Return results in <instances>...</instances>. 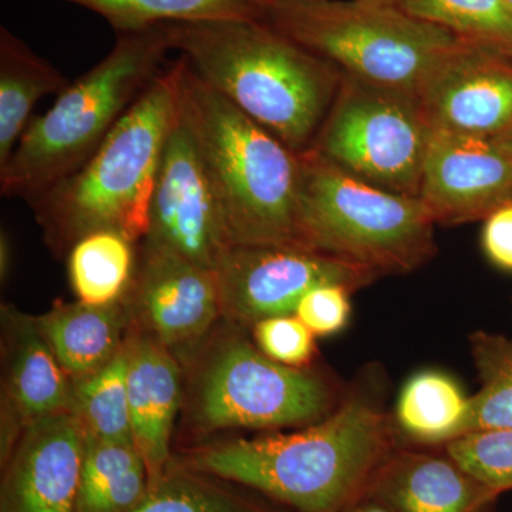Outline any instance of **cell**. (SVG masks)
<instances>
[{
    "label": "cell",
    "instance_id": "1",
    "mask_svg": "<svg viewBox=\"0 0 512 512\" xmlns=\"http://www.w3.org/2000/svg\"><path fill=\"white\" fill-rule=\"evenodd\" d=\"M392 451L386 414L356 397L292 433L191 448L183 467L255 488L299 512H340L365 494Z\"/></svg>",
    "mask_w": 512,
    "mask_h": 512
},
{
    "label": "cell",
    "instance_id": "2",
    "mask_svg": "<svg viewBox=\"0 0 512 512\" xmlns=\"http://www.w3.org/2000/svg\"><path fill=\"white\" fill-rule=\"evenodd\" d=\"M192 72L296 154L312 147L343 72L261 18L164 25Z\"/></svg>",
    "mask_w": 512,
    "mask_h": 512
},
{
    "label": "cell",
    "instance_id": "3",
    "mask_svg": "<svg viewBox=\"0 0 512 512\" xmlns=\"http://www.w3.org/2000/svg\"><path fill=\"white\" fill-rule=\"evenodd\" d=\"M180 59V116L200 156L229 247L302 245L299 154Z\"/></svg>",
    "mask_w": 512,
    "mask_h": 512
},
{
    "label": "cell",
    "instance_id": "4",
    "mask_svg": "<svg viewBox=\"0 0 512 512\" xmlns=\"http://www.w3.org/2000/svg\"><path fill=\"white\" fill-rule=\"evenodd\" d=\"M180 77L178 57L82 168L29 202L50 247L69 252L79 239L104 229L134 244L146 238L158 165L178 116Z\"/></svg>",
    "mask_w": 512,
    "mask_h": 512
},
{
    "label": "cell",
    "instance_id": "5",
    "mask_svg": "<svg viewBox=\"0 0 512 512\" xmlns=\"http://www.w3.org/2000/svg\"><path fill=\"white\" fill-rule=\"evenodd\" d=\"M168 52L164 25L117 33L109 55L30 121L0 167V194L29 204L82 168L163 72Z\"/></svg>",
    "mask_w": 512,
    "mask_h": 512
},
{
    "label": "cell",
    "instance_id": "6",
    "mask_svg": "<svg viewBox=\"0 0 512 512\" xmlns=\"http://www.w3.org/2000/svg\"><path fill=\"white\" fill-rule=\"evenodd\" d=\"M299 238L376 275L409 274L437 252L419 197L396 194L342 170L315 151L299 154Z\"/></svg>",
    "mask_w": 512,
    "mask_h": 512
},
{
    "label": "cell",
    "instance_id": "7",
    "mask_svg": "<svg viewBox=\"0 0 512 512\" xmlns=\"http://www.w3.org/2000/svg\"><path fill=\"white\" fill-rule=\"evenodd\" d=\"M261 19L340 72L416 96L464 43L384 0L272 3Z\"/></svg>",
    "mask_w": 512,
    "mask_h": 512
},
{
    "label": "cell",
    "instance_id": "8",
    "mask_svg": "<svg viewBox=\"0 0 512 512\" xmlns=\"http://www.w3.org/2000/svg\"><path fill=\"white\" fill-rule=\"evenodd\" d=\"M190 365L188 410L202 433L305 427L332 413L322 377L269 359L234 330L211 335Z\"/></svg>",
    "mask_w": 512,
    "mask_h": 512
},
{
    "label": "cell",
    "instance_id": "9",
    "mask_svg": "<svg viewBox=\"0 0 512 512\" xmlns=\"http://www.w3.org/2000/svg\"><path fill=\"white\" fill-rule=\"evenodd\" d=\"M431 126L419 97L343 73L312 147L384 190L419 197Z\"/></svg>",
    "mask_w": 512,
    "mask_h": 512
},
{
    "label": "cell",
    "instance_id": "10",
    "mask_svg": "<svg viewBox=\"0 0 512 512\" xmlns=\"http://www.w3.org/2000/svg\"><path fill=\"white\" fill-rule=\"evenodd\" d=\"M221 315L232 325L295 315L303 295L326 284L359 291L379 275L302 245H232L215 265Z\"/></svg>",
    "mask_w": 512,
    "mask_h": 512
},
{
    "label": "cell",
    "instance_id": "11",
    "mask_svg": "<svg viewBox=\"0 0 512 512\" xmlns=\"http://www.w3.org/2000/svg\"><path fill=\"white\" fill-rule=\"evenodd\" d=\"M124 299L131 318H141L181 365L194 359L222 318L215 272L146 242Z\"/></svg>",
    "mask_w": 512,
    "mask_h": 512
},
{
    "label": "cell",
    "instance_id": "12",
    "mask_svg": "<svg viewBox=\"0 0 512 512\" xmlns=\"http://www.w3.org/2000/svg\"><path fill=\"white\" fill-rule=\"evenodd\" d=\"M143 242L212 271L229 248L200 156L181 119L180 103L158 165Z\"/></svg>",
    "mask_w": 512,
    "mask_h": 512
},
{
    "label": "cell",
    "instance_id": "13",
    "mask_svg": "<svg viewBox=\"0 0 512 512\" xmlns=\"http://www.w3.org/2000/svg\"><path fill=\"white\" fill-rule=\"evenodd\" d=\"M419 198L436 224L481 220L512 201V153L497 138L433 128Z\"/></svg>",
    "mask_w": 512,
    "mask_h": 512
},
{
    "label": "cell",
    "instance_id": "14",
    "mask_svg": "<svg viewBox=\"0 0 512 512\" xmlns=\"http://www.w3.org/2000/svg\"><path fill=\"white\" fill-rule=\"evenodd\" d=\"M417 97L433 128L503 137L512 130V59L463 43Z\"/></svg>",
    "mask_w": 512,
    "mask_h": 512
},
{
    "label": "cell",
    "instance_id": "15",
    "mask_svg": "<svg viewBox=\"0 0 512 512\" xmlns=\"http://www.w3.org/2000/svg\"><path fill=\"white\" fill-rule=\"evenodd\" d=\"M84 447L86 433L73 412L26 426L12 448L6 510L77 512Z\"/></svg>",
    "mask_w": 512,
    "mask_h": 512
},
{
    "label": "cell",
    "instance_id": "16",
    "mask_svg": "<svg viewBox=\"0 0 512 512\" xmlns=\"http://www.w3.org/2000/svg\"><path fill=\"white\" fill-rule=\"evenodd\" d=\"M5 377H3V457L33 421L72 412L73 380L60 365L35 318L3 306Z\"/></svg>",
    "mask_w": 512,
    "mask_h": 512
},
{
    "label": "cell",
    "instance_id": "17",
    "mask_svg": "<svg viewBox=\"0 0 512 512\" xmlns=\"http://www.w3.org/2000/svg\"><path fill=\"white\" fill-rule=\"evenodd\" d=\"M133 441L151 488L165 476L175 417L183 402V365L146 330L124 340Z\"/></svg>",
    "mask_w": 512,
    "mask_h": 512
},
{
    "label": "cell",
    "instance_id": "18",
    "mask_svg": "<svg viewBox=\"0 0 512 512\" xmlns=\"http://www.w3.org/2000/svg\"><path fill=\"white\" fill-rule=\"evenodd\" d=\"M365 495L394 512H487L498 498L450 457L416 451H392Z\"/></svg>",
    "mask_w": 512,
    "mask_h": 512
},
{
    "label": "cell",
    "instance_id": "19",
    "mask_svg": "<svg viewBox=\"0 0 512 512\" xmlns=\"http://www.w3.org/2000/svg\"><path fill=\"white\" fill-rule=\"evenodd\" d=\"M128 318L130 309L121 298L100 306L80 301L57 303L35 320L60 365L76 382L99 372L119 355Z\"/></svg>",
    "mask_w": 512,
    "mask_h": 512
},
{
    "label": "cell",
    "instance_id": "20",
    "mask_svg": "<svg viewBox=\"0 0 512 512\" xmlns=\"http://www.w3.org/2000/svg\"><path fill=\"white\" fill-rule=\"evenodd\" d=\"M69 84L23 40L5 26L0 28V167L28 130L37 101L47 94L59 96Z\"/></svg>",
    "mask_w": 512,
    "mask_h": 512
},
{
    "label": "cell",
    "instance_id": "21",
    "mask_svg": "<svg viewBox=\"0 0 512 512\" xmlns=\"http://www.w3.org/2000/svg\"><path fill=\"white\" fill-rule=\"evenodd\" d=\"M147 480L133 441L86 436L77 512H130L146 498Z\"/></svg>",
    "mask_w": 512,
    "mask_h": 512
},
{
    "label": "cell",
    "instance_id": "22",
    "mask_svg": "<svg viewBox=\"0 0 512 512\" xmlns=\"http://www.w3.org/2000/svg\"><path fill=\"white\" fill-rule=\"evenodd\" d=\"M470 397L453 377L423 370L404 383L396 404V421L409 439L447 444L466 433Z\"/></svg>",
    "mask_w": 512,
    "mask_h": 512
},
{
    "label": "cell",
    "instance_id": "23",
    "mask_svg": "<svg viewBox=\"0 0 512 512\" xmlns=\"http://www.w3.org/2000/svg\"><path fill=\"white\" fill-rule=\"evenodd\" d=\"M134 242L116 231L92 232L69 251V276L77 299L87 305H110L124 298L134 272Z\"/></svg>",
    "mask_w": 512,
    "mask_h": 512
},
{
    "label": "cell",
    "instance_id": "24",
    "mask_svg": "<svg viewBox=\"0 0 512 512\" xmlns=\"http://www.w3.org/2000/svg\"><path fill=\"white\" fill-rule=\"evenodd\" d=\"M100 15L116 33L202 20L261 18L262 0H62Z\"/></svg>",
    "mask_w": 512,
    "mask_h": 512
},
{
    "label": "cell",
    "instance_id": "25",
    "mask_svg": "<svg viewBox=\"0 0 512 512\" xmlns=\"http://www.w3.org/2000/svg\"><path fill=\"white\" fill-rule=\"evenodd\" d=\"M453 33L467 45L512 59V9L504 0H384Z\"/></svg>",
    "mask_w": 512,
    "mask_h": 512
},
{
    "label": "cell",
    "instance_id": "26",
    "mask_svg": "<svg viewBox=\"0 0 512 512\" xmlns=\"http://www.w3.org/2000/svg\"><path fill=\"white\" fill-rule=\"evenodd\" d=\"M72 412L82 423L86 436L133 441L124 345L109 365L73 382Z\"/></svg>",
    "mask_w": 512,
    "mask_h": 512
},
{
    "label": "cell",
    "instance_id": "27",
    "mask_svg": "<svg viewBox=\"0 0 512 512\" xmlns=\"http://www.w3.org/2000/svg\"><path fill=\"white\" fill-rule=\"evenodd\" d=\"M481 389L470 397L466 433L512 429V340L491 333L471 336Z\"/></svg>",
    "mask_w": 512,
    "mask_h": 512
},
{
    "label": "cell",
    "instance_id": "28",
    "mask_svg": "<svg viewBox=\"0 0 512 512\" xmlns=\"http://www.w3.org/2000/svg\"><path fill=\"white\" fill-rule=\"evenodd\" d=\"M190 468L164 476L130 512H276L201 478Z\"/></svg>",
    "mask_w": 512,
    "mask_h": 512
},
{
    "label": "cell",
    "instance_id": "29",
    "mask_svg": "<svg viewBox=\"0 0 512 512\" xmlns=\"http://www.w3.org/2000/svg\"><path fill=\"white\" fill-rule=\"evenodd\" d=\"M446 451L461 470L494 493L512 491V429L471 431L448 441Z\"/></svg>",
    "mask_w": 512,
    "mask_h": 512
},
{
    "label": "cell",
    "instance_id": "30",
    "mask_svg": "<svg viewBox=\"0 0 512 512\" xmlns=\"http://www.w3.org/2000/svg\"><path fill=\"white\" fill-rule=\"evenodd\" d=\"M256 348L281 365L303 369L316 352L315 335L296 315L274 316L252 326Z\"/></svg>",
    "mask_w": 512,
    "mask_h": 512
},
{
    "label": "cell",
    "instance_id": "31",
    "mask_svg": "<svg viewBox=\"0 0 512 512\" xmlns=\"http://www.w3.org/2000/svg\"><path fill=\"white\" fill-rule=\"evenodd\" d=\"M353 292L340 284L316 286L303 295L295 315L315 336L336 335L349 325Z\"/></svg>",
    "mask_w": 512,
    "mask_h": 512
},
{
    "label": "cell",
    "instance_id": "32",
    "mask_svg": "<svg viewBox=\"0 0 512 512\" xmlns=\"http://www.w3.org/2000/svg\"><path fill=\"white\" fill-rule=\"evenodd\" d=\"M481 247L491 264L512 272V201L484 218Z\"/></svg>",
    "mask_w": 512,
    "mask_h": 512
},
{
    "label": "cell",
    "instance_id": "33",
    "mask_svg": "<svg viewBox=\"0 0 512 512\" xmlns=\"http://www.w3.org/2000/svg\"><path fill=\"white\" fill-rule=\"evenodd\" d=\"M346 512H394L386 504L380 503L376 498L363 494L359 500L355 501Z\"/></svg>",
    "mask_w": 512,
    "mask_h": 512
},
{
    "label": "cell",
    "instance_id": "34",
    "mask_svg": "<svg viewBox=\"0 0 512 512\" xmlns=\"http://www.w3.org/2000/svg\"><path fill=\"white\" fill-rule=\"evenodd\" d=\"M10 271V247L9 239L6 237L5 232H2V239H0V274L5 278Z\"/></svg>",
    "mask_w": 512,
    "mask_h": 512
},
{
    "label": "cell",
    "instance_id": "35",
    "mask_svg": "<svg viewBox=\"0 0 512 512\" xmlns=\"http://www.w3.org/2000/svg\"><path fill=\"white\" fill-rule=\"evenodd\" d=\"M497 140L500 141V143L503 144V146L512 153V130L508 131L505 136L497 138Z\"/></svg>",
    "mask_w": 512,
    "mask_h": 512
},
{
    "label": "cell",
    "instance_id": "36",
    "mask_svg": "<svg viewBox=\"0 0 512 512\" xmlns=\"http://www.w3.org/2000/svg\"><path fill=\"white\" fill-rule=\"evenodd\" d=\"M264 2V8L266 5H272V3H303V2H319V0H262ZM264 10V9H262Z\"/></svg>",
    "mask_w": 512,
    "mask_h": 512
},
{
    "label": "cell",
    "instance_id": "37",
    "mask_svg": "<svg viewBox=\"0 0 512 512\" xmlns=\"http://www.w3.org/2000/svg\"><path fill=\"white\" fill-rule=\"evenodd\" d=\"M504 2L512 9V0H504Z\"/></svg>",
    "mask_w": 512,
    "mask_h": 512
}]
</instances>
